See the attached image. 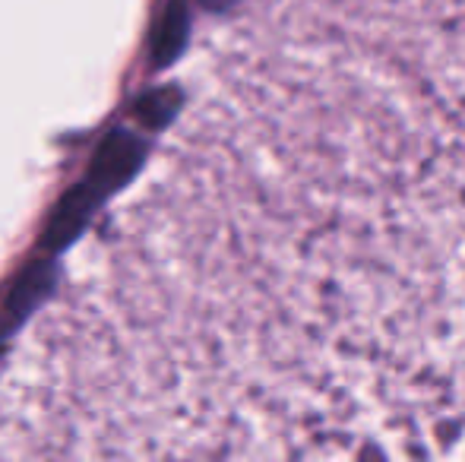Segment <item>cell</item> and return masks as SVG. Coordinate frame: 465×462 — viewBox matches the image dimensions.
<instances>
[{
	"label": "cell",
	"mask_w": 465,
	"mask_h": 462,
	"mask_svg": "<svg viewBox=\"0 0 465 462\" xmlns=\"http://www.w3.org/2000/svg\"><path fill=\"white\" fill-rule=\"evenodd\" d=\"M247 329L301 383L465 418V0H282Z\"/></svg>",
	"instance_id": "cell-1"
},
{
	"label": "cell",
	"mask_w": 465,
	"mask_h": 462,
	"mask_svg": "<svg viewBox=\"0 0 465 462\" xmlns=\"http://www.w3.org/2000/svg\"><path fill=\"white\" fill-rule=\"evenodd\" d=\"M143 162H146V143L130 130H111L102 143H98L93 162H89L86 184L93 187L102 200L111 193L124 191L130 181L140 174Z\"/></svg>",
	"instance_id": "cell-2"
},
{
	"label": "cell",
	"mask_w": 465,
	"mask_h": 462,
	"mask_svg": "<svg viewBox=\"0 0 465 462\" xmlns=\"http://www.w3.org/2000/svg\"><path fill=\"white\" fill-rule=\"evenodd\" d=\"M54 260L51 257H42L35 263H29L19 279L10 285V295L4 301V314H0V346L4 339H10L13 333L19 329V323L25 320L29 314H35L42 308V301L51 295L54 289Z\"/></svg>",
	"instance_id": "cell-3"
},
{
	"label": "cell",
	"mask_w": 465,
	"mask_h": 462,
	"mask_svg": "<svg viewBox=\"0 0 465 462\" xmlns=\"http://www.w3.org/2000/svg\"><path fill=\"white\" fill-rule=\"evenodd\" d=\"M98 206H102V197H98L86 181L70 187L61 197V203L54 206V212H51L48 229H45V238H42V251H48V257L67 251V247L86 231V225L93 222Z\"/></svg>",
	"instance_id": "cell-4"
},
{
	"label": "cell",
	"mask_w": 465,
	"mask_h": 462,
	"mask_svg": "<svg viewBox=\"0 0 465 462\" xmlns=\"http://www.w3.org/2000/svg\"><path fill=\"white\" fill-rule=\"evenodd\" d=\"M190 10L184 0H168L165 10L155 19L153 38H149V57H153L155 70H168L172 64H178L184 57L190 44Z\"/></svg>",
	"instance_id": "cell-5"
},
{
	"label": "cell",
	"mask_w": 465,
	"mask_h": 462,
	"mask_svg": "<svg viewBox=\"0 0 465 462\" xmlns=\"http://www.w3.org/2000/svg\"><path fill=\"white\" fill-rule=\"evenodd\" d=\"M181 102H184V95H181V89H174V86L149 89V93H143L140 102L134 105V117H136V123H143V127H149V130H165L168 123L178 117Z\"/></svg>",
	"instance_id": "cell-6"
},
{
	"label": "cell",
	"mask_w": 465,
	"mask_h": 462,
	"mask_svg": "<svg viewBox=\"0 0 465 462\" xmlns=\"http://www.w3.org/2000/svg\"><path fill=\"white\" fill-rule=\"evenodd\" d=\"M241 0H200V6L203 10H209V13H228V10H234Z\"/></svg>",
	"instance_id": "cell-7"
}]
</instances>
